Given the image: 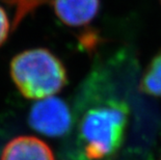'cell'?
Here are the masks:
<instances>
[{
  "mask_svg": "<svg viewBox=\"0 0 161 160\" xmlns=\"http://www.w3.org/2000/svg\"><path fill=\"white\" fill-rule=\"evenodd\" d=\"M129 106L118 98L101 99L81 114L79 135L90 160H104L118 152L124 141Z\"/></svg>",
  "mask_w": 161,
  "mask_h": 160,
  "instance_id": "6da1fadb",
  "label": "cell"
},
{
  "mask_svg": "<svg viewBox=\"0 0 161 160\" xmlns=\"http://www.w3.org/2000/svg\"><path fill=\"white\" fill-rule=\"evenodd\" d=\"M100 0H53L54 13L64 25L85 26L97 17Z\"/></svg>",
  "mask_w": 161,
  "mask_h": 160,
  "instance_id": "277c9868",
  "label": "cell"
},
{
  "mask_svg": "<svg viewBox=\"0 0 161 160\" xmlns=\"http://www.w3.org/2000/svg\"><path fill=\"white\" fill-rule=\"evenodd\" d=\"M160 1H161V0H160Z\"/></svg>",
  "mask_w": 161,
  "mask_h": 160,
  "instance_id": "9c48e42d",
  "label": "cell"
},
{
  "mask_svg": "<svg viewBox=\"0 0 161 160\" xmlns=\"http://www.w3.org/2000/svg\"><path fill=\"white\" fill-rule=\"evenodd\" d=\"M29 125L33 130L49 137H60L71 130L72 113L67 103L57 97L37 100L30 108Z\"/></svg>",
  "mask_w": 161,
  "mask_h": 160,
  "instance_id": "3957f363",
  "label": "cell"
},
{
  "mask_svg": "<svg viewBox=\"0 0 161 160\" xmlns=\"http://www.w3.org/2000/svg\"><path fill=\"white\" fill-rule=\"evenodd\" d=\"M0 160H55L52 150L35 136H18L8 142Z\"/></svg>",
  "mask_w": 161,
  "mask_h": 160,
  "instance_id": "5b68a950",
  "label": "cell"
},
{
  "mask_svg": "<svg viewBox=\"0 0 161 160\" xmlns=\"http://www.w3.org/2000/svg\"><path fill=\"white\" fill-rule=\"evenodd\" d=\"M140 88L146 94L161 98V51L148 64L142 75Z\"/></svg>",
  "mask_w": 161,
  "mask_h": 160,
  "instance_id": "8992f818",
  "label": "cell"
},
{
  "mask_svg": "<svg viewBox=\"0 0 161 160\" xmlns=\"http://www.w3.org/2000/svg\"><path fill=\"white\" fill-rule=\"evenodd\" d=\"M9 30H11V24H9L8 17L4 8L0 6V46L3 45L8 40Z\"/></svg>",
  "mask_w": 161,
  "mask_h": 160,
  "instance_id": "ba28073f",
  "label": "cell"
},
{
  "mask_svg": "<svg viewBox=\"0 0 161 160\" xmlns=\"http://www.w3.org/2000/svg\"><path fill=\"white\" fill-rule=\"evenodd\" d=\"M9 71L20 93L32 100L54 96L68 81L63 62L45 48L29 49L17 54L12 59Z\"/></svg>",
  "mask_w": 161,
  "mask_h": 160,
  "instance_id": "7a4b0ae2",
  "label": "cell"
},
{
  "mask_svg": "<svg viewBox=\"0 0 161 160\" xmlns=\"http://www.w3.org/2000/svg\"><path fill=\"white\" fill-rule=\"evenodd\" d=\"M8 3L15 8V27L21 23L22 20L31 12L49 0H8Z\"/></svg>",
  "mask_w": 161,
  "mask_h": 160,
  "instance_id": "52a82bcc",
  "label": "cell"
}]
</instances>
